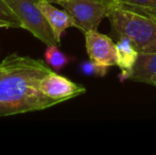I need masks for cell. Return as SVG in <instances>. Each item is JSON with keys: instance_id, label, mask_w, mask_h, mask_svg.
<instances>
[{"instance_id": "cell-1", "label": "cell", "mask_w": 156, "mask_h": 155, "mask_svg": "<svg viewBox=\"0 0 156 155\" xmlns=\"http://www.w3.org/2000/svg\"><path fill=\"white\" fill-rule=\"evenodd\" d=\"M52 71L38 58L11 53L0 62V117L52 107L60 102L45 96L39 82Z\"/></svg>"}, {"instance_id": "cell-2", "label": "cell", "mask_w": 156, "mask_h": 155, "mask_svg": "<svg viewBox=\"0 0 156 155\" xmlns=\"http://www.w3.org/2000/svg\"><path fill=\"white\" fill-rule=\"evenodd\" d=\"M107 18L117 37H129L140 53L156 52V19L114 5Z\"/></svg>"}, {"instance_id": "cell-3", "label": "cell", "mask_w": 156, "mask_h": 155, "mask_svg": "<svg viewBox=\"0 0 156 155\" xmlns=\"http://www.w3.org/2000/svg\"><path fill=\"white\" fill-rule=\"evenodd\" d=\"M16 16L23 29L47 46L58 45L46 17L38 6L39 0H3Z\"/></svg>"}, {"instance_id": "cell-4", "label": "cell", "mask_w": 156, "mask_h": 155, "mask_svg": "<svg viewBox=\"0 0 156 155\" xmlns=\"http://www.w3.org/2000/svg\"><path fill=\"white\" fill-rule=\"evenodd\" d=\"M61 5L71 15L76 28L83 33L97 30L112 6L104 0H64Z\"/></svg>"}, {"instance_id": "cell-5", "label": "cell", "mask_w": 156, "mask_h": 155, "mask_svg": "<svg viewBox=\"0 0 156 155\" xmlns=\"http://www.w3.org/2000/svg\"><path fill=\"white\" fill-rule=\"evenodd\" d=\"M39 89L45 96L56 100L60 103L86 93V88L83 85L72 82L54 70L50 71L41 79L39 82Z\"/></svg>"}, {"instance_id": "cell-6", "label": "cell", "mask_w": 156, "mask_h": 155, "mask_svg": "<svg viewBox=\"0 0 156 155\" xmlns=\"http://www.w3.org/2000/svg\"><path fill=\"white\" fill-rule=\"evenodd\" d=\"M85 35V48L90 61L105 67L117 65L116 44L105 34L91 30Z\"/></svg>"}, {"instance_id": "cell-7", "label": "cell", "mask_w": 156, "mask_h": 155, "mask_svg": "<svg viewBox=\"0 0 156 155\" xmlns=\"http://www.w3.org/2000/svg\"><path fill=\"white\" fill-rule=\"evenodd\" d=\"M38 6L51 27L55 41H58V44H60L64 32L69 28H76V23L73 18L65 9L60 10L55 8L51 2L46 1V0H39Z\"/></svg>"}, {"instance_id": "cell-8", "label": "cell", "mask_w": 156, "mask_h": 155, "mask_svg": "<svg viewBox=\"0 0 156 155\" xmlns=\"http://www.w3.org/2000/svg\"><path fill=\"white\" fill-rule=\"evenodd\" d=\"M118 38L119 39L116 43L117 66L121 70L119 79L121 82H123L129 79L131 72L133 71L140 52L138 51L136 46L129 37L121 36Z\"/></svg>"}, {"instance_id": "cell-9", "label": "cell", "mask_w": 156, "mask_h": 155, "mask_svg": "<svg viewBox=\"0 0 156 155\" xmlns=\"http://www.w3.org/2000/svg\"><path fill=\"white\" fill-rule=\"evenodd\" d=\"M156 76V52L139 53L138 60L127 80L149 84Z\"/></svg>"}, {"instance_id": "cell-10", "label": "cell", "mask_w": 156, "mask_h": 155, "mask_svg": "<svg viewBox=\"0 0 156 155\" xmlns=\"http://www.w3.org/2000/svg\"><path fill=\"white\" fill-rule=\"evenodd\" d=\"M111 5L156 19V0H109Z\"/></svg>"}, {"instance_id": "cell-11", "label": "cell", "mask_w": 156, "mask_h": 155, "mask_svg": "<svg viewBox=\"0 0 156 155\" xmlns=\"http://www.w3.org/2000/svg\"><path fill=\"white\" fill-rule=\"evenodd\" d=\"M45 61L54 71L62 70L70 63V58L58 49V45L47 46L45 51Z\"/></svg>"}, {"instance_id": "cell-12", "label": "cell", "mask_w": 156, "mask_h": 155, "mask_svg": "<svg viewBox=\"0 0 156 155\" xmlns=\"http://www.w3.org/2000/svg\"><path fill=\"white\" fill-rule=\"evenodd\" d=\"M81 70L86 76H94V77L103 78L104 76H106L107 71H108V67L99 65L89 60L85 61L84 63L81 64Z\"/></svg>"}, {"instance_id": "cell-13", "label": "cell", "mask_w": 156, "mask_h": 155, "mask_svg": "<svg viewBox=\"0 0 156 155\" xmlns=\"http://www.w3.org/2000/svg\"><path fill=\"white\" fill-rule=\"evenodd\" d=\"M0 19H3V20L11 23L13 28H21L18 19L13 14V12L10 10V8L6 5V3L3 0H0Z\"/></svg>"}, {"instance_id": "cell-14", "label": "cell", "mask_w": 156, "mask_h": 155, "mask_svg": "<svg viewBox=\"0 0 156 155\" xmlns=\"http://www.w3.org/2000/svg\"><path fill=\"white\" fill-rule=\"evenodd\" d=\"M1 28H5V29H9V28H13L12 23H9L6 20H3V19H0V29Z\"/></svg>"}, {"instance_id": "cell-15", "label": "cell", "mask_w": 156, "mask_h": 155, "mask_svg": "<svg viewBox=\"0 0 156 155\" xmlns=\"http://www.w3.org/2000/svg\"><path fill=\"white\" fill-rule=\"evenodd\" d=\"M46 1H49V2H51V3H58L61 5V4L63 3L64 0H46Z\"/></svg>"}, {"instance_id": "cell-16", "label": "cell", "mask_w": 156, "mask_h": 155, "mask_svg": "<svg viewBox=\"0 0 156 155\" xmlns=\"http://www.w3.org/2000/svg\"><path fill=\"white\" fill-rule=\"evenodd\" d=\"M149 84L154 85V86H156V76H154V77L151 79V81H150V83H149Z\"/></svg>"}, {"instance_id": "cell-17", "label": "cell", "mask_w": 156, "mask_h": 155, "mask_svg": "<svg viewBox=\"0 0 156 155\" xmlns=\"http://www.w3.org/2000/svg\"><path fill=\"white\" fill-rule=\"evenodd\" d=\"M104 1H105V2H107V3H109V0H104ZM109 4H111V3H109Z\"/></svg>"}]
</instances>
